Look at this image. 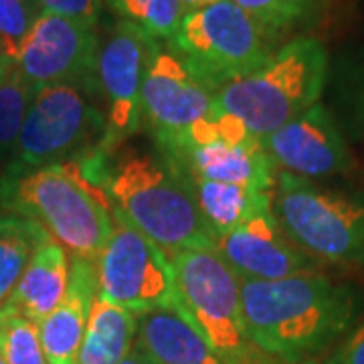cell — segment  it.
Instances as JSON below:
<instances>
[{
	"instance_id": "cell-12",
	"label": "cell",
	"mask_w": 364,
	"mask_h": 364,
	"mask_svg": "<svg viewBox=\"0 0 364 364\" xmlns=\"http://www.w3.org/2000/svg\"><path fill=\"white\" fill-rule=\"evenodd\" d=\"M215 107V91L200 83L181 57L158 41L142 81V122L158 148L178 142Z\"/></svg>"
},
{
	"instance_id": "cell-17",
	"label": "cell",
	"mask_w": 364,
	"mask_h": 364,
	"mask_svg": "<svg viewBox=\"0 0 364 364\" xmlns=\"http://www.w3.org/2000/svg\"><path fill=\"white\" fill-rule=\"evenodd\" d=\"M134 348L152 364H223L174 306L136 314Z\"/></svg>"
},
{
	"instance_id": "cell-11",
	"label": "cell",
	"mask_w": 364,
	"mask_h": 364,
	"mask_svg": "<svg viewBox=\"0 0 364 364\" xmlns=\"http://www.w3.org/2000/svg\"><path fill=\"white\" fill-rule=\"evenodd\" d=\"M156 45V39L126 21H117L100 45L97 81L105 100V136L100 150L107 156L142 126V81Z\"/></svg>"
},
{
	"instance_id": "cell-4",
	"label": "cell",
	"mask_w": 364,
	"mask_h": 364,
	"mask_svg": "<svg viewBox=\"0 0 364 364\" xmlns=\"http://www.w3.org/2000/svg\"><path fill=\"white\" fill-rule=\"evenodd\" d=\"M328 51L316 37L286 41L247 77L215 93V107L239 117L255 138H265L322 97Z\"/></svg>"
},
{
	"instance_id": "cell-29",
	"label": "cell",
	"mask_w": 364,
	"mask_h": 364,
	"mask_svg": "<svg viewBox=\"0 0 364 364\" xmlns=\"http://www.w3.org/2000/svg\"><path fill=\"white\" fill-rule=\"evenodd\" d=\"M178 2H181L182 11L186 14L193 13V11H198V9H205V6H210V4H215L219 0H178Z\"/></svg>"
},
{
	"instance_id": "cell-30",
	"label": "cell",
	"mask_w": 364,
	"mask_h": 364,
	"mask_svg": "<svg viewBox=\"0 0 364 364\" xmlns=\"http://www.w3.org/2000/svg\"><path fill=\"white\" fill-rule=\"evenodd\" d=\"M16 61H13L11 57H9V53L4 51V47H2V43H0V81L6 77V73L11 71V67L14 65Z\"/></svg>"
},
{
	"instance_id": "cell-27",
	"label": "cell",
	"mask_w": 364,
	"mask_h": 364,
	"mask_svg": "<svg viewBox=\"0 0 364 364\" xmlns=\"http://www.w3.org/2000/svg\"><path fill=\"white\" fill-rule=\"evenodd\" d=\"M41 13H53L95 26L102 14V0H35Z\"/></svg>"
},
{
	"instance_id": "cell-6",
	"label": "cell",
	"mask_w": 364,
	"mask_h": 364,
	"mask_svg": "<svg viewBox=\"0 0 364 364\" xmlns=\"http://www.w3.org/2000/svg\"><path fill=\"white\" fill-rule=\"evenodd\" d=\"M273 213L310 259L364 269V193L277 172Z\"/></svg>"
},
{
	"instance_id": "cell-20",
	"label": "cell",
	"mask_w": 364,
	"mask_h": 364,
	"mask_svg": "<svg viewBox=\"0 0 364 364\" xmlns=\"http://www.w3.org/2000/svg\"><path fill=\"white\" fill-rule=\"evenodd\" d=\"M134 338L136 316L97 291L75 364H119L134 348Z\"/></svg>"
},
{
	"instance_id": "cell-34",
	"label": "cell",
	"mask_w": 364,
	"mask_h": 364,
	"mask_svg": "<svg viewBox=\"0 0 364 364\" xmlns=\"http://www.w3.org/2000/svg\"><path fill=\"white\" fill-rule=\"evenodd\" d=\"M306 364H316V363H306Z\"/></svg>"
},
{
	"instance_id": "cell-33",
	"label": "cell",
	"mask_w": 364,
	"mask_h": 364,
	"mask_svg": "<svg viewBox=\"0 0 364 364\" xmlns=\"http://www.w3.org/2000/svg\"><path fill=\"white\" fill-rule=\"evenodd\" d=\"M0 364H6V363H4V358H2V356H0Z\"/></svg>"
},
{
	"instance_id": "cell-13",
	"label": "cell",
	"mask_w": 364,
	"mask_h": 364,
	"mask_svg": "<svg viewBox=\"0 0 364 364\" xmlns=\"http://www.w3.org/2000/svg\"><path fill=\"white\" fill-rule=\"evenodd\" d=\"M259 142L275 168L308 181L338 176L354 166L348 144L320 102Z\"/></svg>"
},
{
	"instance_id": "cell-24",
	"label": "cell",
	"mask_w": 364,
	"mask_h": 364,
	"mask_svg": "<svg viewBox=\"0 0 364 364\" xmlns=\"http://www.w3.org/2000/svg\"><path fill=\"white\" fill-rule=\"evenodd\" d=\"M0 356L6 364H47L39 326L6 301L0 306Z\"/></svg>"
},
{
	"instance_id": "cell-2",
	"label": "cell",
	"mask_w": 364,
	"mask_h": 364,
	"mask_svg": "<svg viewBox=\"0 0 364 364\" xmlns=\"http://www.w3.org/2000/svg\"><path fill=\"white\" fill-rule=\"evenodd\" d=\"M105 191L112 208L166 255L186 249L217 251L219 239L184 172L162 152H122L109 162Z\"/></svg>"
},
{
	"instance_id": "cell-15",
	"label": "cell",
	"mask_w": 364,
	"mask_h": 364,
	"mask_svg": "<svg viewBox=\"0 0 364 364\" xmlns=\"http://www.w3.org/2000/svg\"><path fill=\"white\" fill-rule=\"evenodd\" d=\"M97 291L100 284L95 261L71 257L65 296L61 304L37 324L47 364H75Z\"/></svg>"
},
{
	"instance_id": "cell-1",
	"label": "cell",
	"mask_w": 364,
	"mask_h": 364,
	"mask_svg": "<svg viewBox=\"0 0 364 364\" xmlns=\"http://www.w3.org/2000/svg\"><path fill=\"white\" fill-rule=\"evenodd\" d=\"M239 291L251 342L284 364L312 363L350 332L360 312L354 287L320 273L275 282L239 277Z\"/></svg>"
},
{
	"instance_id": "cell-25",
	"label": "cell",
	"mask_w": 364,
	"mask_h": 364,
	"mask_svg": "<svg viewBox=\"0 0 364 364\" xmlns=\"http://www.w3.org/2000/svg\"><path fill=\"white\" fill-rule=\"evenodd\" d=\"M33 95L35 91L14 63L6 77L0 81V158L13 154Z\"/></svg>"
},
{
	"instance_id": "cell-23",
	"label": "cell",
	"mask_w": 364,
	"mask_h": 364,
	"mask_svg": "<svg viewBox=\"0 0 364 364\" xmlns=\"http://www.w3.org/2000/svg\"><path fill=\"white\" fill-rule=\"evenodd\" d=\"M119 21L132 23L156 41H172L181 26L182 11L178 0H105Z\"/></svg>"
},
{
	"instance_id": "cell-28",
	"label": "cell",
	"mask_w": 364,
	"mask_h": 364,
	"mask_svg": "<svg viewBox=\"0 0 364 364\" xmlns=\"http://www.w3.org/2000/svg\"><path fill=\"white\" fill-rule=\"evenodd\" d=\"M324 364H364V320L350 328Z\"/></svg>"
},
{
	"instance_id": "cell-10",
	"label": "cell",
	"mask_w": 364,
	"mask_h": 364,
	"mask_svg": "<svg viewBox=\"0 0 364 364\" xmlns=\"http://www.w3.org/2000/svg\"><path fill=\"white\" fill-rule=\"evenodd\" d=\"M100 39L95 26L61 14L41 13L16 57V67L33 91L71 85L85 95L100 91Z\"/></svg>"
},
{
	"instance_id": "cell-16",
	"label": "cell",
	"mask_w": 364,
	"mask_h": 364,
	"mask_svg": "<svg viewBox=\"0 0 364 364\" xmlns=\"http://www.w3.org/2000/svg\"><path fill=\"white\" fill-rule=\"evenodd\" d=\"M158 152L170 158L184 174L195 178L243 184L261 191L275 188V164L261 148L259 140L247 146H229L223 142L203 148L174 146Z\"/></svg>"
},
{
	"instance_id": "cell-31",
	"label": "cell",
	"mask_w": 364,
	"mask_h": 364,
	"mask_svg": "<svg viewBox=\"0 0 364 364\" xmlns=\"http://www.w3.org/2000/svg\"><path fill=\"white\" fill-rule=\"evenodd\" d=\"M119 364H152V363L144 356L142 352H138L136 348H132L130 354H128V356H126V358H124Z\"/></svg>"
},
{
	"instance_id": "cell-9",
	"label": "cell",
	"mask_w": 364,
	"mask_h": 364,
	"mask_svg": "<svg viewBox=\"0 0 364 364\" xmlns=\"http://www.w3.org/2000/svg\"><path fill=\"white\" fill-rule=\"evenodd\" d=\"M114 231L97 255L100 296L136 314L172 308L174 277L168 255L134 229L117 210Z\"/></svg>"
},
{
	"instance_id": "cell-19",
	"label": "cell",
	"mask_w": 364,
	"mask_h": 364,
	"mask_svg": "<svg viewBox=\"0 0 364 364\" xmlns=\"http://www.w3.org/2000/svg\"><path fill=\"white\" fill-rule=\"evenodd\" d=\"M203 217L217 239L233 231L257 213L273 208V191H261L231 182H213L184 174Z\"/></svg>"
},
{
	"instance_id": "cell-21",
	"label": "cell",
	"mask_w": 364,
	"mask_h": 364,
	"mask_svg": "<svg viewBox=\"0 0 364 364\" xmlns=\"http://www.w3.org/2000/svg\"><path fill=\"white\" fill-rule=\"evenodd\" d=\"M267 31L273 39L286 37L320 23L336 0H233Z\"/></svg>"
},
{
	"instance_id": "cell-3",
	"label": "cell",
	"mask_w": 364,
	"mask_h": 364,
	"mask_svg": "<svg viewBox=\"0 0 364 364\" xmlns=\"http://www.w3.org/2000/svg\"><path fill=\"white\" fill-rule=\"evenodd\" d=\"M0 207L45 229L71 257L97 261L114 231L105 188L90 182L71 162L0 176Z\"/></svg>"
},
{
	"instance_id": "cell-18",
	"label": "cell",
	"mask_w": 364,
	"mask_h": 364,
	"mask_svg": "<svg viewBox=\"0 0 364 364\" xmlns=\"http://www.w3.org/2000/svg\"><path fill=\"white\" fill-rule=\"evenodd\" d=\"M69 253L51 237L41 243L23 277L6 299L9 306L39 324L61 304L69 284Z\"/></svg>"
},
{
	"instance_id": "cell-32",
	"label": "cell",
	"mask_w": 364,
	"mask_h": 364,
	"mask_svg": "<svg viewBox=\"0 0 364 364\" xmlns=\"http://www.w3.org/2000/svg\"><path fill=\"white\" fill-rule=\"evenodd\" d=\"M358 119L363 124V132H364V75L363 81H360V91H358Z\"/></svg>"
},
{
	"instance_id": "cell-8",
	"label": "cell",
	"mask_w": 364,
	"mask_h": 364,
	"mask_svg": "<svg viewBox=\"0 0 364 364\" xmlns=\"http://www.w3.org/2000/svg\"><path fill=\"white\" fill-rule=\"evenodd\" d=\"M105 116L71 85L35 91L11 160L0 176H18L31 170L71 162L100 150Z\"/></svg>"
},
{
	"instance_id": "cell-14",
	"label": "cell",
	"mask_w": 364,
	"mask_h": 364,
	"mask_svg": "<svg viewBox=\"0 0 364 364\" xmlns=\"http://www.w3.org/2000/svg\"><path fill=\"white\" fill-rule=\"evenodd\" d=\"M217 253L241 279L275 282L301 273H318V263L294 245L273 208L257 213L219 237Z\"/></svg>"
},
{
	"instance_id": "cell-26",
	"label": "cell",
	"mask_w": 364,
	"mask_h": 364,
	"mask_svg": "<svg viewBox=\"0 0 364 364\" xmlns=\"http://www.w3.org/2000/svg\"><path fill=\"white\" fill-rule=\"evenodd\" d=\"M39 14L35 0H0V43L13 61Z\"/></svg>"
},
{
	"instance_id": "cell-22",
	"label": "cell",
	"mask_w": 364,
	"mask_h": 364,
	"mask_svg": "<svg viewBox=\"0 0 364 364\" xmlns=\"http://www.w3.org/2000/svg\"><path fill=\"white\" fill-rule=\"evenodd\" d=\"M49 235L25 217H0V306L11 298L28 261Z\"/></svg>"
},
{
	"instance_id": "cell-5",
	"label": "cell",
	"mask_w": 364,
	"mask_h": 364,
	"mask_svg": "<svg viewBox=\"0 0 364 364\" xmlns=\"http://www.w3.org/2000/svg\"><path fill=\"white\" fill-rule=\"evenodd\" d=\"M174 308L195 326L223 364H284L261 352L247 334L239 275L217 251L168 253Z\"/></svg>"
},
{
	"instance_id": "cell-7",
	"label": "cell",
	"mask_w": 364,
	"mask_h": 364,
	"mask_svg": "<svg viewBox=\"0 0 364 364\" xmlns=\"http://www.w3.org/2000/svg\"><path fill=\"white\" fill-rule=\"evenodd\" d=\"M172 51L200 83L217 91L255 73L284 43L273 39L233 0L182 16Z\"/></svg>"
}]
</instances>
